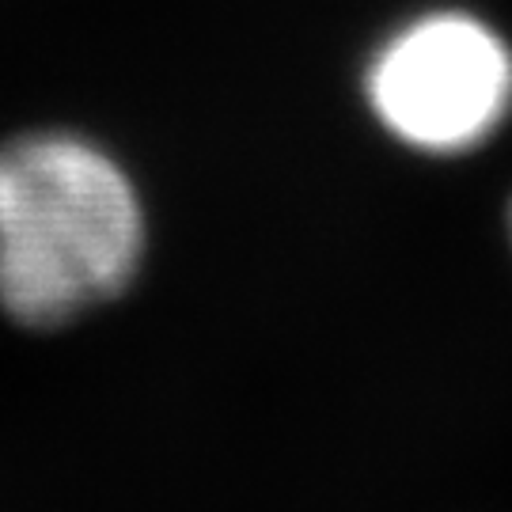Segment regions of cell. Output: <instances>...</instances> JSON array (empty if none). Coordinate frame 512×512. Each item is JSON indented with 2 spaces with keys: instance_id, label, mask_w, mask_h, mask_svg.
I'll use <instances>...</instances> for the list:
<instances>
[{
  "instance_id": "cell-3",
  "label": "cell",
  "mask_w": 512,
  "mask_h": 512,
  "mask_svg": "<svg viewBox=\"0 0 512 512\" xmlns=\"http://www.w3.org/2000/svg\"><path fill=\"white\" fill-rule=\"evenodd\" d=\"M509 220H512V209H509Z\"/></svg>"
},
{
  "instance_id": "cell-2",
  "label": "cell",
  "mask_w": 512,
  "mask_h": 512,
  "mask_svg": "<svg viewBox=\"0 0 512 512\" xmlns=\"http://www.w3.org/2000/svg\"><path fill=\"white\" fill-rule=\"evenodd\" d=\"M368 103L410 148L444 156L475 148L509 118L512 50L475 16H421L368 65Z\"/></svg>"
},
{
  "instance_id": "cell-1",
  "label": "cell",
  "mask_w": 512,
  "mask_h": 512,
  "mask_svg": "<svg viewBox=\"0 0 512 512\" xmlns=\"http://www.w3.org/2000/svg\"><path fill=\"white\" fill-rule=\"evenodd\" d=\"M145 255V213L122 164L73 133L0 145V308L61 327L118 296Z\"/></svg>"
}]
</instances>
